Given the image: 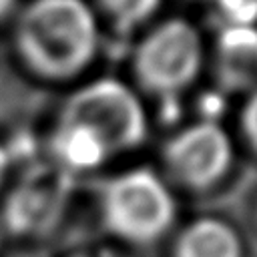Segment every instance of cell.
Segmentation results:
<instances>
[{
	"instance_id": "1",
	"label": "cell",
	"mask_w": 257,
	"mask_h": 257,
	"mask_svg": "<svg viewBox=\"0 0 257 257\" xmlns=\"http://www.w3.org/2000/svg\"><path fill=\"white\" fill-rule=\"evenodd\" d=\"M16 48L34 74L74 78L98 50L94 12L86 0H32L18 16Z\"/></svg>"
},
{
	"instance_id": "2",
	"label": "cell",
	"mask_w": 257,
	"mask_h": 257,
	"mask_svg": "<svg viewBox=\"0 0 257 257\" xmlns=\"http://www.w3.org/2000/svg\"><path fill=\"white\" fill-rule=\"evenodd\" d=\"M58 122L92 133L108 155L133 151L147 137V114L141 98L116 78H98L72 92Z\"/></svg>"
},
{
	"instance_id": "3",
	"label": "cell",
	"mask_w": 257,
	"mask_h": 257,
	"mask_svg": "<svg viewBox=\"0 0 257 257\" xmlns=\"http://www.w3.org/2000/svg\"><path fill=\"white\" fill-rule=\"evenodd\" d=\"M102 217L116 237L153 243L171 229L175 199L155 171L139 167L120 173L104 187Z\"/></svg>"
},
{
	"instance_id": "4",
	"label": "cell",
	"mask_w": 257,
	"mask_h": 257,
	"mask_svg": "<svg viewBox=\"0 0 257 257\" xmlns=\"http://www.w3.org/2000/svg\"><path fill=\"white\" fill-rule=\"evenodd\" d=\"M203 66V40L185 18L157 24L135 48L133 72L143 90L169 98L195 82Z\"/></svg>"
},
{
	"instance_id": "5",
	"label": "cell",
	"mask_w": 257,
	"mask_h": 257,
	"mask_svg": "<svg viewBox=\"0 0 257 257\" xmlns=\"http://www.w3.org/2000/svg\"><path fill=\"white\" fill-rule=\"evenodd\" d=\"M163 161L177 183L193 191H205L229 171L233 145L221 124L197 120L167 141Z\"/></svg>"
},
{
	"instance_id": "6",
	"label": "cell",
	"mask_w": 257,
	"mask_h": 257,
	"mask_svg": "<svg viewBox=\"0 0 257 257\" xmlns=\"http://www.w3.org/2000/svg\"><path fill=\"white\" fill-rule=\"evenodd\" d=\"M215 74L227 90L257 88V26H221L215 42Z\"/></svg>"
},
{
	"instance_id": "7",
	"label": "cell",
	"mask_w": 257,
	"mask_h": 257,
	"mask_svg": "<svg viewBox=\"0 0 257 257\" xmlns=\"http://www.w3.org/2000/svg\"><path fill=\"white\" fill-rule=\"evenodd\" d=\"M173 257H243V245L227 221L201 217L179 233Z\"/></svg>"
},
{
	"instance_id": "8",
	"label": "cell",
	"mask_w": 257,
	"mask_h": 257,
	"mask_svg": "<svg viewBox=\"0 0 257 257\" xmlns=\"http://www.w3.org/2000/svg\"><path fill=\"white\" fill-rule=\"evenodd\" d=\"M54 151L58 161L76 171H86L102 165L110 155L104 145L88 131L74 124H60L54 135Z\"/></svg>"
},
{
	"instance_id": "9",
	"label": "cell",
	"mask_w": 257,
	"mask_h": 257,
	"mask_svg": "<svg viewBox=\"0 0 257 257\" xmlns=\"http://www.w3.org/2000/svg\"><path fill=\"white\" fill-rule=\"evenodd\" d=\"M98 4L116 26L131 30L147 22L159 10L161 0H98Z\"/></svg>"
},
{
	"instance_id": "10",
	"label": "cell",
	"mask_w": 257,
	"mask_h": 257,
	"mask_svg": "<svg viewBox=\"0 0 257 257\" xmlns=\"http://www.w3.org/2000/svg\"><path fill=\"white\" fill-rule=\"evenodd\" d=\"M221 26H257V0H211Z\"/></svg>"
},
{
	"instance_id": "11",
	"label": "cell",
	"mask_w": 257,
	"mask_h": 257,
	"mask_svg": "<svg viewBox=\"0 0 257 257\" xmlns=\"http://www.w3.org/2000/svg\"><path fill=\"white\" fill-rule=\"evenodd\" d=\"M241 131L247 145L257 153V88L249 92L241 110Z\"/></svg>"
},
{
	"instance_id": "12",
	"label": "cell",
	"mask_w": 257,
	"mask_h": 257,
	"mask_svg": "<svg viewBox=\"0 0 257 257\" xmlns=\"http://www.w3.org/2000/svg\"><path fill=\"white\" fill-rule=\"evenodd\" d=\"M8 167H10V155H8V151L0 145V185H2V181H4V177H6V173H8Z\"/></svg>"
},
{
	"instance_id": "13",
	"label": "cell",
	"mask_w": 257,
	"mask_h": 257,
	"mask_svg": "<svg viewBox=\"0 0 257 257\" xmlns=\"http://www.w3.org/2000/svg\"><path fill=\"white\" fill-rule=\"evenodd\" d=\"M14 2L16 0H0V18H4V16H8L12 12Z\"/></svg>"
},
{
	"instance_id": "14",
	"label": "cell",
	"mask_w": 257,
	"mask_h": 257,
	"mask_svg": "<svg viewBox=\"0 0 257 257\" xmlns=\"http://www.w3.org/2000/svg\"><path fill=\"white\" fill-rule=\"evenodd\" d=\"M207 2H211V0H207Z\"/></svg>"
}]
</instances>
